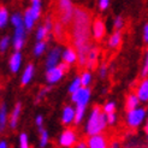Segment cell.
Wrapping results in <instances>:
<instances>
[{"mask_svg":"<svg viewBox=\"0 0 148 148\" xmlns=\"http://www.w3.org/2000/svg\"><path fill=\"white\" fill-rule=\"evenodd\" d=\"M90 24L92 13L86 7H75V14L71 23V36L73 47L78 54V66H87L88 53L90 51Z\"/></svg>","mask_w":148,"mask_h":148,"instance_id":"cell-1","label":"cell"},{"mask_svg":"<svg viewBox=\"0 0 148 148\" xmlns=\"http://www.w3.org/2000/svg\"><path fill=\"white\" fill-rule=\"evenodd\" d=\"M107 125V114L101 111L99 106H94L86 123L84 131L88 136L102 134V131L106 129Z\"/></svg>","mask_w":148,"mask_h":148,"instance_id":"cell-2","label":"cell"},{"mask_svg":"<svg viewBox=\"0 0 148 148\" xmlns=\"http://www.w3.org/2000/svg\"><path fill=\"white\" fill-rule=\"evenodd\" d=\"M58 12L59 21L64 25H70L72 23L75 9H73L71 0H58Z\"/></svg>","mask_w":148,"mask_h":148,"instance_id":"cell-3","label":"cell"},{"mask_svg":"<svg viewBox=\"0 0 148 148\" xmlns=\"http://www.w3.org/2000/svg\"><path fill=\"white\" fill-rule=\"evenodd\" d=\"M146 116H147V111L146 108H142V107H137L135 110H131V111H128L127 113V124L129 128H132V129H136L141 125L145 119H146Z\"/></svg>","mask_w":148,"mask_h":148,"instance_id":"cell-4","label":"cell"},{"mask_svg":"<svg viewBox=\"0 0 148 148\" xmlns=\"http://www.w3.org/2000/svg\"><path fill=\"white\" fill-rule=\"evenodd\" d=\"M58 143L63 148H75L78 143V137L73 129H65L58 138Z\"/></svg>","mask_w":148,"mask_h":148,"instance_id":"cell-5","label":"cell"},{"mask_svg":"<svg viewBox=\"0 0 148 148\" xmlns=\"http://www.w3.org/2000/svg\"><path fill=\"white\" fill-rule=\"evenodd\" d=\"M86 142H87L88 148H110L107 137L105 135H102V134L88 136Z\"/></svg>","mask_w":148,"mask_h":148,"instance_id":"cell-6","label":"cell"},{"mask_svg":"<svg viewBox=\"0 0 148 148\" xmlns=\"http://www.w3.org/2000/svg\"><path fill=\"white\" fill-rule=\"evenodd\" d=\"M89 99H90V90L88 89V88H86V87H82L76 93L71 94V101H73L76 105L87 106Z\"/></svg>","mask_w":148,"mask_h":148,"instance_id":"cell-7","label":"cell"},{"mask_svg":"<svg viewBox=\"0 0 148 148\" xmlns=\"http://www.w3.org/2000/svg\"><path fill=\"white\" fill-rule=\"evenodd\" d=\"M75 116H76V108L71 106H65L62 112V124L70 125L75 123Z\"/></svg>","mask_w":148,"mask_h":148,"instance_id":"cell-8","label":"cell"},{"mask_svg":"<svg viewBox=\"0 0 148 148\" xmlns=\"http://www.w3.org/2000/svg\"><path fill=\"white\" fill-rule=\"evenodd\" d=\"M106 33V28L103 22L101 21V18H97L94 21V24H93V35H94V39L97 41H100L103 36H105Z\"/></svg>","mask_w":148,"mask_h":148,"instance_id":"cell-9","label":"cell"},{"mask_svg":"<svg viewBox=\"0 0 148 148\" xmlns=\"http://www.w3.org/2000/svg\"><path fill=\"white\" fill-rule=\"evenodd\" d=\"M64 71L59 68V66H57V68H52V69H47V72H46V79L47 82L53 84L56 82H58L59 79H60L64 75Z\"/></svg>","mask_w":148,"mask_h":148,"instance_id":"cell-10","label":"cell"},{"mask_svg":"<svg viewBox=\"0 0 148 148\" xmlns=\"http://www.w3.org/2000/svg\"><path fill=\"white\" fill-rule=\"evenodd\" d=\"M21 111H22V103L17 102L13 107V111L10 116V119H9V125L10 128L13 130L17 128V124H18V119H19V116H21Z\"/></svg>","mask_w":148,"mask_h":148,"instance_id":"cell-11","label":"cell"},{"mask_svg":"<svg viewBox=\"0 0 148 148\" xmlns=\"http://www.w3.org/2000/svg\"><path fill=\"white\" fill-rule=\"evenodd\" d=\"M53 34L54 38L59 41V42H66V34H65V29H64V24L60 21H57L54 25H53Z\"/></svg>","mask_w":148,"mask_h":148,"instance_id":"cell-12","label":"cell"},{"mask_svg":"<svg viewBox=\"0 0 148 148\" xmlns=\"http://www.w3.org/2000/svg\"><path fill=\"white\" fill-rule=\"evenodd\" d=\"M23 43H24V28L23 25H21L16 28V33H14V38H13V47L17 51H19L23 47Z\"/></svg>","mask_w":148,"mask_h":148,"instance_id":"cell-13","label":"cell"},{"mask_svg":"<svg viewBox=\"0 0 148 148\" xmlns=\"http://www.w3.org/2000/svg\"><path fill=\"white\" fill-rule=\"evenodd\" d=\"M136 95L140 99V101H142V102L148 101V79H143L142 82L140 83L137 90H136Z\"/></svg>","mask_w":148,"mask_h":148,"instance_id":"cell-14","label":"cell"},{"mask_svg":"<svg viewBox=\"0 0 148 148\" xmlns=\"http://www.w3.org/2000/svg\"><path fill=\"white\" fill-rule=\"evenodd\" d=\"M59 57H60V48H59V47H56V48H53V49L49 52L48 58H47V62H46L47 69L56 68V64L58 63V58Z\"/></svg>","mask_w":148,"mask_h":148,"instance_id":"cell-15","label":"cell"},{"mask_svg":"<svg viewBox=\"0 0 148 148\" xmlns=\"http://www.w3.org/2000/svg\"><path fill=\"white\" fill-rule=\"evenodd\" d=\"M98 54H99V49L97 47H92L89 53H88V62H87V68L89 70L95 69V66H97Z\"/></svg>","mask_w":148,"mask_h":148,"instance_id":"cell-16","label":"cell"},{"mask_svg":"<svg viewBox=\"0 0 148 148\" xmlns=\"http://www.w3.org/2000/svg\"><path fill=\"white\" fill-rule=\"evenodd\" d=\"M63 59H64V62L65 63H68V64H71L76 60V59H78V54H77V51H75L73 48L69 47V48H66L64 51V53H63Z\"/></svg>","mask_w":148,"mask_h":148,"instance_id":"cell-17","label":"cell"},{"mask_svg":"<svg viewBox=\"0 0 148 148\" xmlns=\"http://www.w3.org/2000/svg\"><path fill=\"white\" fill-rule=\"evenodd\" d=\"M138 102L140 99L137 98L136 94H129L127 97V101H125V108H127V111L135 110L138 107Z\"/></svg>","mask_w":148,"mask_h":148,"instance_id":"cell-18","label":"cell"},{"mask_svg":"<svg viewBox=\"0 0 148 148\" xmlns=\"http://www.w3.org/2000/svg\"><path fill=\"white\" fill-rule=\"evenodd\" d=\"M21 59H22V56L19 52H16L13 53L11 59H10V68H11V71L12 72H17L19 66H21Z\"/></svg>","mask_w":148,"mask_h":148,"instance_id":"cell-19","label":"cell"},{"mask_svg":"<svg viewBox=\"0 0 148 148\" xmlns=\"http://www.w3.org/2000/svg\"><path fill=\"white\" fill-rule=\"evenodd\" d=\"M34 75V66L32 64H29L27 66V69L24 70L23 72V76H22V81H21V84L22 86H27L29 82H30V79Z\"/></svg>","mask_w":148,"mask_h":148,"instance_id":"cell-20","label":"cell"},{"mask_svg":"<svg viewBox=\"0 0 148 148\" xmlns=\"http://www.w3.org/2000/svg\"><path fill=\"white\" fill-rule=\"evenodd\" d=\"M40 131V141H39V146L40 148H46L48 142H49V135H48V131L45 129H39Z\"/></svg>","mask_w":148,"mask_h":148,"instance_id":"cell-21","label":"cell"},{"mask_svg":"<svg viewBox=\"0 0 148 148\" xmlns=\"http://www.w3.org/2000/svg\"><path fill=\"white\" fill-rule=\"evenodd\" d=\"M86 107L87 106H82V105H76V116H75V123L73 124H81V122L83 121L84 118V113H86Z\"/></svg>","mask_w":148,"mask_h":148,"instance_id":"cell-22","label":"cell"},{"mask_svg":"<svg viewBox=\"0 0 148 148\" xmlns=\"http://www.w3.org/2000/svg\"><path fill=\"white\" fill-rule=\"evenodd\" d=\"M7 123V112H6V105L3 103L0 107V130H4Z\"/></svg>","mask_w":148,"mask_h":148,"instance_id":"cell-23","label":"cell"},{"mask_svg":"<svg viewBox=\"0 0 148 148\" xmlns=\"http://www.w3.org/2000/svg\"><path fill=\"white\" fill-rule=\"evenodd\" d=\"M121 41H122V35H121V33H119V32H116V33L110 38L108 45H110V47L116 48V47H118V46L121 45Z\"/></svg>","mask_w":148,"mask_h":148,"instance_id":"cell-24","label":"cell"},{"mask_svg":"<svg viewBox=\"0 0 148 148\" xmlns=\"http://www.w3.org/2000/svg\"><path fill=\"white\" fill-rule=\"evenodd\" d=\"M34 16H33V12H32V9H29L25 11V14H24V24H25V28L27 29H32L33 25H34Z\"/></svg>","mask_w":148,"mask_h":148,"instance_id":"cell-25","label":"cell"},{"mask_svg":"<svg viewBox=\"0 0 148 148\" xmlns=\"http://www.w3.org/2000/svg\"><path fill=\"white\" fill-rule=\"evenodd\" d=\"M82 81H81V77H77L73 79V82L70 84L69 87V93L70 94H73V93H76L77 90H79L81 88H82Z\"/></svg>","mask_w":148,"mask_h":148,"instance_id":"cell-26","label":"cell"},{"mask_svg":"<svg viewBox=\"0 0 148 148\" xmlns=\"http://www.w3.org/2000/svg\"><path fill=\"white\" fill-rule=\"evenodd\" d=\"M18 147L19 148H30L29 145V137L25 132H22L19 135V140H18Z\"/></svg>","mask_w":148,"mask_h":148,"instance_id":"cell-27","label":"cell"},{"mask_svg":"<svg viewBox=\"0 0 148 148\" xmlns=\"http://www.w3.org/2000/svg\"><path fill=\"white\" fill-rule=\"evenodd\" d=\"M32 1H33V6H32L33 16H34L35 19H38L39 16H40V7H41L40 0H32Z\"/></svg>","mask_w":148,"mask_h":148,"instance_id":"cell-28","label":"cell"},{"mask_svg":"<svg viewBox=\"0 0 148 148\" xmlns=\"http://www.w3.org/2000/svg\"><path fill=\"white\" fill-rule=\"evenodd\" d=\"M102 111H103V112H105L106 114L114 113V111H116V103H114L113 101L106 102L105 105H103V107H102Z\"/></svg>","mask_w":148,"mask_h":148,"instance_id":"cell-29","label":"cell"},{"mask_svg":"<svg viewBox=\"0 0 148 148\" xmlns=\"http://www.w3.org/2000/svg\"><path fill=\"white\" fill-rule=\"evenodd\" d=\"M11 22H12V24L17 28V27L23 25V23H24V19L22 18V16H21L19 13H14L13 16H12V18H11Z\"/></svg>","mask_w":148,"mask_h":148,"instance_id":"cell-30","label":"cell"},{"mask_svg":"<svg viewBox=\"0 0 148 148\" xmlns=\"http://www.w3.org/2000/svg\"><path fill=\"white\" fill-rule=\"evenodd\" d=\"M6 22H7V10L4 6H1V9H0V27L4 28Z\"/></svg>","mask_w":148,"mask_h":148,"instance_id":"cell-31","label":"cell"},{"mask_svg":"<svg viewBox=\"0 0 148 148\" xmlns=\"http://www.w3.org/2000/svg\"><path fill=\"white\" fill-rule=\"evenodd\" d=\"M81 81H82V86L83 87H88L90 84V81H92V76L89 72H83L82 75H81Z\"/></svg>","mask_w":148,"mask_h":148,"instance_id":"cell-32","label":"cell"},{"mask_svg":"<svg viewBox=\"0 0 148 148\" xmlns=\"http://www.w3.org/2000/svg\"><path fill=\"white\" fill-rule=\"evenodd\" d=\"M47 30H46V28L45 27H40L38 29V33H36V38H38L39 41H42V39H45L46 36H47Z\"/></svg>","mask_w":148,"mask_h":148,"instance_id":"cell-33","label":"cell"},{"mask_svg":"<svg viewBox=\"0 0 148 148\" xmlns=\"http://www.w3.org/2000/svg\"><path fill=\"white\" fill-rule=\"evenodd\" d=\"M45 47H46V43L45 42H42V41H40L38 45L35 46V49H34V53H35V56H40L43 51H45Z\"/></svg>","mask_w":148,"mask_h":148,"instance_id":"cell-34","label":"cell"},{"mask_svg":"<svg viewBox=\"0 0 148 148\" xmlns=\"http://www.w3.org/2000/svg\"><path fill=\"white\" fill-rule=\"evenodd\" d=\"M147 75H148V51L146 53V60H145V65H143V69H142V72H141L142 77H146Z\"/></svg>","mask_w":148,"mask_h":148,"instance_id":"cell-35","label":"cell"},{"mask_svg":"<svg viewBox=\"0 0 148 148\" xmlns=\"http://www.w3.org/2000/svg\"><path fill=\"white\" fill-rule=\"evenodd\" d=\"M53 23H52V19H51V17L49 16H47V18H46V23H45V28H46V30H47V33H49L52 29H53Z\"/></svg>","mask_w":148,"mask_h":148,"instance_id":"cell-36","label":"cell"},{"mask_svg":"<svg viewBox=\"0 0 148 148\" xmlns=\"http://www.w3.org/2000/svg\"><path fill=\"white\" fill-rule=\"evenodd\" d=\"M116 121H117L116 113H110V114H107V123H108V125H113V124L116 123Z\"/></svg>","mask_w":148,"mask_h":148,"instance_id":"cell-37","label":"cell"},{"mask_svg":"<svg viewBox=\"0 0 148 148\" xmlns=\"http://www.w3.org/2000/svg\"><path fill=\"white\" fill-rule=\"evenodd\" d=\"M9 41H10V39L7 38V36L1 40V42H0V49H1V52H4V51L7 48V45H9Z\"/></svg>","mask_w":148,"mask_h":148,"instance_id":"cell-38","label":"cell"},{"mask_svg":"<svg viewBox=\"0 0 148 148\" xmlns=\"http://www.w3.org/2000/svg\"><path fill=\"white\" fill-rule=\"evenodd\" d=\"M35 124H36V127H38L39 129H42V124H43V117H42L41 114L36 116V118H35Z\"/></svg>","mask_w":148,"mask_h":148,"instance_id":"cell-39","label":"cell"},{"mask_svg":"<svg viewBox=\"0 0 148 148\" xmlns=\"http://www.w3.org/2000/svg\"><path fill=\"white\" fill-rule=\"evenodd\" d=\"M49 90V88H43V89H41L40 90V93L38 94V97H36V101L35 102H39L40 100H41V98H43L46 95V93Z\"/></svg>","mask_w":148,"mask_h":148,"instance_id":"cell-40","label":"cell"},{"mask_svg":"<svg viewBox=\"0 0 148 148\" xmlns=\"http://www.w3.org/2000/svg\"><path fill=\"white\" fill-rule=\"evenodd\" d=\"M123 27V19L121 17H117L114 19V29H117V30H119V29Z\"/></svg>","mask_w":148,"mask_h":148,"instance_id":"cell-41","label":"cell"},{"mask_svg":"<svg viewBox=\"0 0 148 148\" xmlns=\"http://www.w3.org/2000/svg\"><path fill=\"white\" fill-rule=\"evenodd\" d=\"M110 0H99V7L100 10H106L107 6H108Z\"/></svg>","mask_w":148,"mask_h":148,"instance_id":"cell-42","label":"cell"},{"mask_svg":"<svg viewBox=\"0 0 148 148\" xmlns=\"http://www.w3.org/2000/svg\"><path fill=\"white\" fill-rule=\"evenodd\" d=\"M143 40L146 43H148V24H146L143 29Z\"/></svg>","mask_w":148,"mask_h":148,"instance_id":"cell-43","label":"cell"},{"mask_svg":"<svg viewBox=\"0 0 148 148\" xmlns=\"http://www.w3.org/2000/svg\"><path fill=\"white\" fill-rule=\"evenodd\" d=\"M75 148H88V146H87V142L81 141V142H78V143L76 145V147H75Z\"/></svg>","mask_w":148,"mask_h":148,"instance_id":"cell-44","label":"cell"},{"mask_svg":"<svg viewBox=\"0 0 148 148\" xmlns=\"http://www.w3.org/2000/svg\"><path fill=\"white\" fill-rule=\"evenodd\" d=\"M100 75H101V77H105V76H106V66H105V65H102V66H101Z\"/></svg>","mask_w":148,"mask_h":148,"instance_id":"cell-45","label":"cell"},{"mask_svg":"<svg viewBox=\"0 0 148 148\" xmlns=\"http://www.w3.org/2000/svg\"><path fill=\"white\" fill-rule=\"evenodd\" d=\"M0 148H9V145H7V142L5 140H1V141H0Z\"/></svg>","mask_w":148,"mask_h":148,"instance_id":"cell-46","label":"cell"},{"mask_svg":"<svg viewBox=\"0 0 148 148\" xmlns=\"http://www.w3.org/2000/svg\"><path fill=\"white\" fill-rule=\"evenodd\" d=\"M110 148H119V143H118L117 141H113L110 145Z\"/></svg>","mask_w":148,"mask_h":148,"instance_id":"cell-47","label":"cell"},{"mask_svg":"<svg viewBox=\"0 0 148 148\" xmlns=\"http://www.w3.org/2000/svg\"><path fill=\"white\" fill-rule=\"evenodd\" d=\"M145 134H146V137H147V140H148V118H147L146 125H145Z\"/></svg>","mask_w":148,"mask_h":148,"instance_id":"cell-48","label":"cell"}]
</instances>
